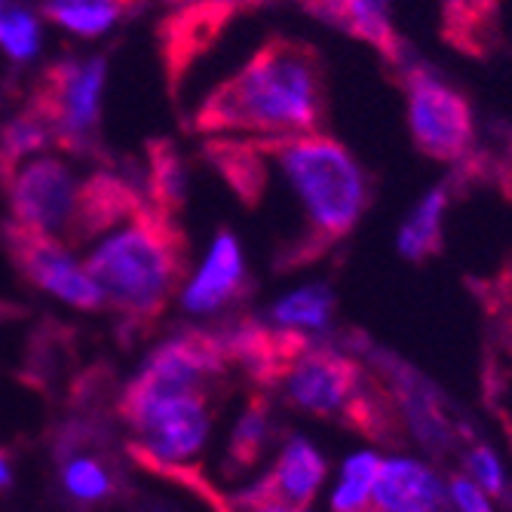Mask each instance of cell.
Masks as SVG:
<instances>
[{
    "label": "cell",
    "mask_w": 512,
    "mask_h": 512,
    "mask_svg": "<svg viewBox=\"0 0 512 512\" xmlns=\"http://www.w3.org/2000/svg\"><path fill=\"white\" fill-rule=\"evenodd\" d=\"M368 512H454L445 479L424 460L387 457L371 488Z\"/></svg>",
    "instance_id": "obj_13"
},
{
    "label": "cell",
    "mask_w": 512,
    "mask_h": 512,
    "mask_svg": "<svg viewBox=\"0 0 512 512\" xmlns=\"http://www.w3.org/2000/svg\"><path fill=\"white\" fill-rule=\"evenodd\" d=\"M381 454L375 451H356L344 460L341 479L332 491V512H368L371 488H375L378 470H381Z\"/></svg>",
    "instance_id": "obj_20"
},
{
    "label": "cell",
    "mask_w": 512,
    "mask_h": 512,
    "mask_svg": "<svg viewBox=\"0 0 512 512\" xmlns=\"http://www.w3.org/2000/svg\"><path fill=\"white\" fill-rule=\"evenodd\" d=\"M227 368L224 347L218 335L191 332L160 344L145 368L132 378L123 399H151V396H188L206 393Z\"/></svg>",
    "instance_id": "obj_9"
},
{
    "label": "cell",
    "mask_w": 512,
    "mask_h": 512,
    "mask_svg": "<svg viewBox=\"0 0 512 512\" xmlns=\"http://www.w3.org/2000/svg\"><path fill=\"white\" fill-rule=\"evenodd\" d=\"M470 473H473V482L485 491V494H503V470H500V463L494 457L491 448L479 445L473 448L470 454Z\"/></svg>",
    "instance_id": "obj_26"
},
{
    "label": "cell",
    "mask_w": 512,
    "mask_h": 512,
    "mask_svg": "<svg viewBox=\"0 0 512 512\" xmlns=\"http://www.w3.org/2000/svg\"><path fill=\"white\" fill-rule=\"evenodd\" d=\"M283 396L316 417H338L350 430L393 442L396 411L390 399L371 387V378L347 353L329 347H304L279 375Z\"/></svg>",
    "instance_id": "obj_4"
},
{
    "label": "cell",
    "mask_w": 512,
    "mask_h": 512,
    "mask_svg": "<svg viewBox=\"0 0 512 512\" xmlns=\"http://www.w3.org/2000/svg\"><path fill=\"white\" fill-rule=\"evenodd\" d=\"M83 267L111 310L151 322L184 279V237L172 215L145 203L89 243Z\"/></svg>",
    "instance_id": "obj_3"
},
{
    "label": "cell",
    "mask_w": 512,
    "mask_h": 512,
    "mask_svg": "<svg viewBox=\"0 0 512 512\" xmlns=\"http://www.w3.org/2000/svg\"><path fill=\"white\" fill-rule=\"evenodd\" d=\"M120 411L135 436V451L154 467H181L194 460L212 427L206 393L123 399Z\"/></svg>",
    "instance_id": "obj_6"
},
{
    "label": "cell",
    "mask_w": 512,
    "mask_h": 512,
    "mask_svg": "<svg viewBox=\"0 0 512 512\" xmlns=\"http://www.w3.org/2000/svg\"><path fill=\"white\" fill-rule=\"evenodd\" d=\"M240 512H307V509H286V506H270V503H264V506H243Z\"/></svg>",
    "instance_id": "obj_29"
},
{
    "label": "cell",
    "mask_w": 512,
    "mask_h": 512,
    "mask_svg": "<svg viewBox=\"0 0 512 512\" xmlns=\"http://www.w3.org/2000/svg\"><path fill=\"white\" fill-rule=\"evenodd\" d=\"M62 482L68 494L80 503H99L114 491V479L108 467L92 454H74L62 467Z\"/></svg>",
    "instance_id": "obj_23"
},
{
    "label": "cell",
    "mask_w": 512,
    "mask_h": 512,
    "mask_svg": "<svg viewBox=\"0 0 512 512\" xmlns=\"http://www.w3.org/2000/svg\"><path fill=\"white\" fill-rule=\"evenodd\" d=\"M10 460H7V454L4 451H0V488H7L10 485Z\"/></svg>",
    "instance_id": "obj_30"
},
{
    "label": "cell",
    "mask_w": 512,
    "mask_h": 512,
    "mask_svg": "<svg viewBox=\"0 0 512 512\" xmlns=\"http://www.w3.org/2000/svg\"><path fill=\"white\" fill-rule=\"evenodd\" d=\"M151 157V194L148 203L166 215H175V209L184 200V169L178 154L172 151V145L166 142H154L148 148Z\"/></svg>",
    "instance_id": "obj_22"
},
{
    "label": "cell",
    "mask_w": 512,
    "mask_h": 512,
    "mask_svg": "<svg viewBox=\"0 0 512 512\" xmlns=\"http://www.w3.org/2000/svg\"><path fill=\"white\" fill-rule=\"evenodd\" d=\"M246 292V267L237 237L221 230L200 273L181 289V307L194 316H209L234 304Z\"/></svg>",
    "instance_id": "obj_15"
},
{
    "label": "cell",
    "mask_w": 512,
    "mask_h": 512,
    "mask_svg": "<svg viewBox=\"0 0 512 512\" xmlns=\"http://www.w3.org/2000/svg\"><path fill=\"white\" fill-rule=\"evenodd\" d=\"M0 16H4V0H0Z\"/></svg>",
    "instance_id": "obj_32"
},
{
    "label": "cell",
    "mask_w": 512,
    "mask_h": 512,
    "mask_svg": "<svg viewBox=\"0 0 512 512\" xmlns=\"http://www.w3.org/2000/svg\"><path fill=\"white\" fill-rule=\"evenodd\" d=\"M13 224L37 237L74 246V230L80 215L83 178L53 154H37L19 163L7 178Z\"/></svg>",
    "instance_id": "obj_5"
},
{
    "label": "cell",
    "mask_w": 512,
    "mask_h": 512,
    "mask_svg": "<svg viewBox=\"0 0 512 512\" xmlns=\"http://www.w3.org/2000/svg\"><path fill=\"white\" fill-rule=\"evenodd\" d=\"M108 77V62L92 59H62L50 65L37 86L28 111H34L62 148L77 151L102 117V89Z\"/></svg>",
    "instance_id": "obj_8"
},
{
    "label": "cell",
    "mask_w": 512,
    "mask_h": 512,
    "mask_svg": "<svg viewBox=\"0 0 512 512\" xmlns=\"http://www.w3.org/2000/svg\"><path fill=\"white\" fill-rule=\"evenodd\" d=\"M163 4H169V7H188V4H200V0H163Z\"/></svg>",
    "instance_id": "obj_31"
},
{
    "label": "cell",
    "mask_w": 512,
    "mask_h": 512,
    "mask_svg": "<svg viewBox=\"0 0 512 512\" xmlns=\"http://www.w3.org/2000/svg\"><path fill=\"white\" fill-rule=\"evenodd\" d=\"M252 4L255 0H200V4L172 10L163 19L157 37L169 89L181 86V80L194 71L200 56H206L218 43L224 28Z\"/></svg>",
    "instance_id": "obj_10"
},
{
    "label": "cell",
    "mask_w": 512,
    "mask_h": 512,
    "mask_svg": "<svg viewBox=\"0 0 512 512\" xmlns=\"http://www.w3.org/2000/svg\"><path fill=\"white\" fill-rule=\"evenodd\" d=\"M408 129L414 148L436 163H457L470 154L476 120L470 102L430 68H402Z\"/></svg>",
    "instance_id": "obj_7"
},
{
    "label": "cell",
    "mask_w": 512,
    "mask_h": 512,
    "mask_svg": "<svg viewBox=\"0 0 512 512\" xmlns=\"http://www.w3.org/2000/svg\"><path fill=\"white\" fill-rule=\"evenodd\" d=\"M325 479L322 454L304 442L292 439L279 451L273 470L243 497V506H286V509H307Z\"/></svg>",
    "instance_id": "obj_14"
},
{
    "label": "cell",
    "mask_w": 512,
    "mask_h": 512,
    "mask_svg": "<svg viewBox=\"0 0 512 512\" xmlns=\"http://www.w3.org/2000/svg\"><path fill=\"white\" fill-rule=\"evenodd\" d=\"M56 142L50 126H46L34 111H25L22 117H16L7 129H4V138H0V175H10L19 163L37 157V154H46Z\"/></svg>",
    "instance_id": "obj_21"
},
{
    "label": "cell",
    "mask_w": 512,
    "mask_h": 512,
    "mask_svg": "<svg viewBox=\"0 0 512 512\" xmlns=\"http://www.w3.org/2000/svg\"><path fill=\"white\" fill-rule=\"evenodd\" d=\"M267 430H270L267 427V408H264V402H255L252 408H246L243 421L234 433V442H230V460L240 463V467L252 463L267 442Z\"/></svg>",
    "instance_id": "obj_25"
},
{
    "label": "cell",
    "mask_w": 512,
    "mask_h": 512,
    "mask_svg": "<svg viewBox=\"0 0 512 512\" xmlns=\"http://www.w3.org/2000/svg\"><path fill=\"white\" fill-rule=\"evenodd\" d=\"M10 252H13L16 264L22 267V273L28 276V283L43 289L46 295H53L77 310L105 307L83 261H77L68 246L37 237L31 230H22L13 224L10 227Z\"/></svg>",
    "instance_id": "obj_11"
},
{
    "label": "cell",
    "mask_w": 512,
    "mask_h": 512,
    "mask_svg": "<svg viewBox=\"0 0 512 512\" xmlns=\"http://www.w3.org/2000/svg\"><path fill=\"white\" fill-rule=\"evenodd\" d=\"M448 494H451L454 512H491L488 494L467 476H454L448 485Z\"/></svg>",
    "instance_id": "obj_27"
},
{
    "label": "cell",
    "mask_w": 512,
    "mask_h": 512,
    "mask_svg": "<svg viewBox=\"0 0 512 512\" xmlns=\"http://www.w3.org/2000/svg\"><path fill=\"white\" fill-rule=\"evenodd\" d=\"M301 10L329 28L375 46L387 65L405 68V40L393 22V0H298Z\"/></svg>",
    "instance_id": "obj_12"
},
{
    "label": "cell",
    "mask_w": 512,
    "mask_h": 512,
    "mask_svg": "<svg viewBox=\"0 0 512 512\" xmlns=\"http://www.w3.org/2000/svg\"><path fill=\"white\" fill-rule=\"evenodd\" d=\"M451 200V184H436V188L411 209L405 224L399 227L396 246L402 258L408 261H427L442 252V224H445V209Z\"/></svg>",
    "instance_id": "obj_18"
},
{
    "label": "cell",
    "mask_w": 512,
    "mask_h": 512,
    "mask_svg": "<svg viewBox=\"0 0 512 512\" xmlns=\"http://www.w3.org/2000/svg\"><path fill=\"white\" fill-rule=\"evenodd\" d=\"M332 307L335 298L325 286H307L301 292L286 295L283 301H276L270 310V319L286 332H319L332 322Z\"/></svg>",
    "instance_id": "obj_19"
},
{
    "label": "cell",
    "mask_w": 512,
    "mask_h": 512,
    "mask_svg": "<svg viewBox=\"0 0 512 512\" xmlns=\"http://www.w3.org/2000/svg\"><path fill=\"white\" fill-rule=\"evenodd\" d=\"M0 50H4L13 62H31L40 50L37 16L22 7L0 16Z\"/></svg>",
    "instance_id": "obj_24"
},
{
    "label": "cell",
    "mask_w": 512,
    "mask_h": 512,
    "mask_svg": "<svg viewBox=\"0 0 512 512\" xmlns=\"http://www.w3.org/2000/svg\"><path fill=\"white\" fill-rule=\"evenodd\" d=\"M4 313H7V307H0V316H4Z\"/></svg>",
    "instance_id": "obj_33"
},
{
    "label": "cell",
    "mask_w": 512,
    "mask_h": 512,
    "mask_svg": "<svg viewBox=\"0 0 512 512\" xmlns=\"http://www.w3.org/2000/svg\"><path fill=\"white\" fill-rule=\"evenodd\" d=\"M494 298H497V313H500V329H503L506 341L512 344V273L506 276L503 289Z\"/></svg>",
    "instance_id": "obj_28"
},
{
    "label": "cell",
    "mask_w": 512,
    "mask_h": 512,
    "mask_svg": "<svg viewBox=\"0 0 512 512\" xmlns=\"http://www.w3.org/2000/svg\"><path fill=\"white\" fill-rule=\"evenodd\" d=\"M40 10L46 22L92 40L142 16L148 10V0H43Z\"/></svg>",
    "instance_id": "obj_16"
},
{
    "label": "cell",
    "mask_w": 512,
    "mask_h": 512,
    "mask_svg": "<svg viewBox=\"0 0 512 512\" xmlns=\"http://www.w3.org/2000/svg\"><path fill=\"white\" fill-rule=\"evenodd\" d=\"M442 37L467 56H488L500 40V0H442Z\"/></svg>",
    "instance_id": "obj_17"
},
{
    "label": "cell",
    "mask_w": 512,
    "mask_h": 512,
    "mask_svg": "<svg viewBox=\"0 0 512 512\" xmlns=\"http://www.w3.org/2000/svg\"><path fill=\"white\" fill-rule=\"evenodd\" d=\"M325 74L307 40L273 34L194 114L209 138H289L322 132Z\"/></svg>",
    "instance_id": "obj_1"
},
{
    "label": "cell",
    "mask_w": 512,
    "mask_h": 512,
    "mask_svg": "<svg viewBox=\"0 0 512 512\" xmlns=\"http://www.w3.org/2000/svg\"><path fill=\"white\" fill-rule=\"evenodd\" d=\"M267 166L286 181L298 203V234L276 255L289 270L319 261L341 240H347L368 209V178L356 157L338 138L325 132L258 138Z\"/></svg>",
    "instance_id": "obj_2"
}]
</instances>
